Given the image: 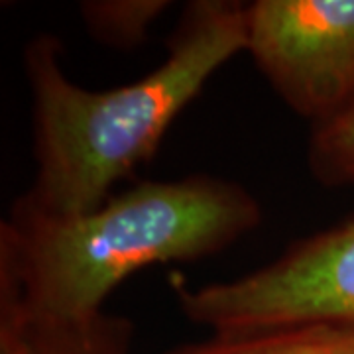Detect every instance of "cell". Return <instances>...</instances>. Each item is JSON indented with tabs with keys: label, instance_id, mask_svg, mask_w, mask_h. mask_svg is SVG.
Here are the masks:
<instances>
[{
	"label": "cell",
	"instance_id": "2",
	"mask_svg": "<svg viewBox=\"0 0 354 354\" xmlns=\"http://www.w3.org/2000/svg\"><path fill=\"white\" fill-rule=\"evenodd\" d=\"M260 223L250 191L203 174L140 181L73 216L14 201L0 227V305L57 319L95 315L134 272L203 260Z\"/></svg>",
	"mask_w": 354,
	"mask_h": 354
},
{
	"label": "cell",
	"instance_id": "3",
	"mask_svg": "<svg viewBox=\"0 0 354 354\" xmlns=\"http://www.w3.org/2000/svg\"><path fill=\"white\" fill-rule=\"evenodd\" d=\"M179 311L211 333L307 321L354 323V215L291 244L270 264L230 281H171Z\"/></svg>",
	"mask_w": 354,
	"mask_h": 354
},
{
	"label": "cell",
	"instance_id": "4",
	"mask_svg": "<svg viewBox=\"0 0 354 354\" xmlns=\"http://www.w3.org/2000/svg\"><path fill=\"white\" fill-rule=\"evenodd\" d=\"M246 51L311 127L354 104V0L246 4Z\"/></svg>",
	"mask_w": 354,
	"mask_h": 354
},
{
	"label": "cell",
	"instance_id": "5",
	"mask_svg": "<svg viewBox=\"0 0 354 354\" xmlns=\"http://www.w3.org/2000/svg\"><path fill=\"white\" fill-rule=\"evenodd\" d=\"M134 323L95 313L57 319L0 305V354H132Z\"/></svg>",
	"mask_w": 354,
	"mask_h": 354
},
{
	"label": "cell",
	"instance_id": "6",
	"mask_svg": "<svg viewBox=\"0 0 354 354\" xmlns=\"http://www.w3.org/2000/svg\"><path fill=\"white\" fill-rule=\"evenodd\" d=\"M164 354H354V323L307 321L244 333H211Z\"/></svg>",
	"mask_w": 354,
	"mask_h": 354
},
{
	"label": "cell",
	"instance_id": "1",
	"mask_svg": "<svg viewBox=\"0 0 354 354\" xmlns=\"http://www.w3.org/2000/svg\"><path fill=\"white\" fill-rule=\"evenodd\" d=\"M246 51V4L193 0L167 39V57L138 81L91 91L67 79L59 39L28 41L36 176L16 201L50 216L97 209L150 162L165 132L207 81Z\"/></svg>",
	"mask_w": 354,
	"mask_h": 354
},
{
	"label": "cell",
	"instance_id": "7",
	"mask_svg": "<svg viewBox=\"0 0 354 354\" xmlns=\"http://www.w3.org/2000/svg\"><path fill=\"white\" fill-rule=\"evenodd\" d=\"M167 8V0H87L79 4V14L97 41L132 50L146 41L148 30Z\"/></svg>",
	"mask_w": 354,
	"mask_h": 354
},
{
	"label": "cell",
	"instance_id": "8",
	"mask_svg": "<svg viewBox=\"0 0 354 354\" xmlns=\"http://www.w3.org/2000/svg\"><path fill=\"white\" fill-rule=\"evenodd\" d=\"M307 165L319 183L329 187L354 183V104L311 127Z\"/></svg>",
	"mask_w": 354,
	"mask_h": 354
}]
</instances>
